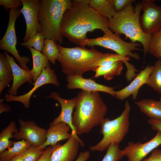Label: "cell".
<instances>
[{"label":"cell","instance_id":"cell-1","mask_svg":"<svg viewBox=\"0 0 161 161\" xmlns=\"http://www.w3.org/2000/svg\"><path fill=\"white\" fill-rule=\"evenodd\" d=\"M89 0H72V4L64 13L61 24L62 36L81 47L88 38L87 32L97 29L105 33L110 30L109 20L91 7Z\"/></svg>","mask_w":161,"mask_h":161},{"label":"cell","instance_id":"cell-2","mask_svg":"<svg viewBox=\"0 0 161 161\" xmlns=\"http://www.w3.org/2000/svg\"><path fill=\"white\" fill-rule=\"evenodd\" d=\"M75 111L72 122L76 133L80 135L89 132L93 128L100 124L108 108L98 92L82 90L76 97Z\"/></svg>","mask_w":161,"mask_h":161},{"label":"cell","instance_id":"cell-3","mask_svg":"<svg viewBox=\"0 0 161 161\" xmlns=\"http://www.w3.org/2000/svg\"><path fill=\"white\" fill-rule=\"evenodd\" d=\"M141 11V2H138L135 6L130 3L123 10L116 13L109 20V26L115 33L124 35L131 41L141 43L145 54L148 52L151 35L145 33L141 28L140 18Z\"/></svg>","mask_w":161,"mask_h":161},{"label":"cell","instance_id":"cell-4","mask_svg":"<svg viewBox=\"0 0 161 161\" xmlns=\"http://www.w3.org/2000/svg\"><path fill=\"white\" fill-rule=\"evenodd\" d=\"M57 46L59 54L57 60L61 65L62 72L67 75H82L89 71L95 72L97 68L96 62L104 54L94 47L88 49L79 46L67 48L59 44Z\"/></svg>","mask_w":161,"mask_h":161},{"label":"cell","instance_id":"cell-5","mask_svg":"<svg viewBox=\"0 0 161 161\" xmlns=\"http://www.w3.org/2000/svg\"><path fill=\"white\" fill-rule=\"evenodd\" d=\"M38 20L41 32L45 39L53 40L62 44L63 37L60 26L65 12L72 5L70 0H41Z\"/></svg>","mask_w":161,"mask_h":161},{"label":"cell","instance_id":"cell-6","mask_svg":"<svg viewBox=\"0 0 161 161\" xmlns=\"http://www.w3.org/2000/svg\"><path fill=\"white\" fill-rule=\"evenodd\" d=\"M131 106L126 100L121 114L116 118L110 120L104 118L100 124V132L103 137L97 145L89 147L92 151H103L107 149L112 143H119L129 131V114Z\"/></svg>","mask_w":161,"mask_h":161},{"label":"cell","instance_id":"cell-7","mask_svg":"<svg viewBox=\"0 0 161 161\" xmlns=\"http://www.w3.org/2000/svg\"><path fill=\"white\" fill-rule=\"evenodd\" d=\"M141 45V44L138 42L124 41L120 38V35L113 33L109 30L102 37L88 38L82 47H85L86 46L91 47L99 46L112 50L122 56L131 57L138 60L140 59L139 55L132 51L141 50L138 48Z\"/></svg>","mask_w":161,"mask_h":161},{"label":"cell","instance_id":"cell-8","mask_svg":"<svg viewBox=\"0 0 161 161\" xmlns=\"http://www.w3.org/2000/svg\"><path fill=\"white\" fill-rule=\"evenodd\" d=\"M21 13L19 8L10 9L8 24L6 32L0 41V49L11 54L16 59L22 68L30 70L26 64L30 61V58L26 56H20L16 48L17 41L15 23L17 18Z\"/></svg>","mask_w":161,"mask_h":161},{"label":"cell","instance_id":"cell-9","mask_svg":"<svg viewBox=\"0 0 161 161\" xmlns=\"http://www.w3.org/2000/svg\"><path fill=\"white\" fill-rule=\"evenodd\" d=\"M155 0H144L141 2L142 14L140 16L141 28L145 33L151 35L161 29V6Z\"/></svg>","mask_w":161,"mask_h":161},{"label":"cell","instance_id":"cell-10","mask_svg":"<svg viewBox=\"0 0 161 161\" xmlns=\"http://www.w3.org/2000/svg\"><path fill=\"white\" fill-rule=\"evenodd\" d=\"M20 126L18 132L13 134V138L19 140L24 139L32 145L40 147L46 140L47 132L44 129L37 125L33 121L18 120Z\"/></svg>","mask_w":161,"mask_h":161},{"label":"cell","instance_id":"cell-11","mask_svg":"<svg viewBox=\"0 0 161 161\" xmlns=\"http://www.w3.org/2000/svg\"><path fill=\"white\" fill-rule=\"evenodd\" d=\"M48 84H52L57 87L60 85L55 70L51 68L49 64L46 68L43 69L40 76L34 83L33 87L29 91L24 94L18 96L6 94L4 96L5 99L8 102H20L23 104L26 109H27L30 107V98L34 92L39 87Z\"/></svg>","mask_w":161,"mask_h":161},{"label":"cell","instance_id":"cell-12","mask_svg":"<svg viewBox=\"0 0 161 161\" xmlns=\"http://www.w3.org/2000/svg\"><path fill=\"white\" fill-rule=\"evenodd\" d=\"M22 7L20 12L23 15L26 23V29L23 39L26 42L38 32L41 27L38 20V13L40 6L39 0H21Z\"/></svg>","mask_w":161,"mask_h":161},{"label":"cell","instance_id":"cell-13","mask_svg":"<svg viewBox=\"0 0 161 161\" xmlns=\"http://www.w3.org/2000/svg\"><path fill=\"white\" fill-rule=\"evenodd\" d=\"M161 145V133L157 131L151 140L142 143L140 142H129L123 151L127 161H142L150 153Z\"/></svg>","mask_w":161,"mask_h":161},{"label":"cell","instance_id":"cell-14","mask_svg":"<svg viewBox=\"0 0 161 161\" xmlns=\"http://www.w3.org/2000/svg\"><path fill=\"white\" fill-rule=\"evenodd\" d=\"M84 144L78 137L73 136L63 145L57 143L52 147L50 161H73L76 157L80 145Z\"/></svg>","mask_w":161,"mask_h":161},{"label":"cell","instance_id":"cell-15","mask_svg":"<svg viewBox=\"0 0 161 161\" xmlns=\"http://www.w3.org/2000/svg\"><path fill=\"white\" fill-rule=\"evenodd\" d=\"M66 80V86L68 89H80L86 91H101L115 97V91L113 87L98 83L91 79L84 78L82 75H67Z\"/></svg>","mask_w":161,"mask_h":161},{"label":"cell","instance_id":"cell-16","mask_svg":"<svg viewBox=\"0 0 161 161\" xmlns=\"http://www.w3.org/2000/svg\"><path fill=\"white\" fill-rule=\"evenodd\" d=\"M154 67V66L147 65L140 71L129 85L120 90L115 91V97L123 100L131 95L132 99L135 100L140 87L143 85L147 84L148 78Z\"/></svg>","mask_w":161,"mask_h":161},{"label":"cell","instance_id":"cell-17","mask_svg":"<svg viewBox=\"0 0 161 161\" xmlns=\"http://www.w3.org/2000/svg\"><path fill=\"white\" fill-rule=\"evenodd\" d=\"M45 97L57 100L61 107V111L60 114L50 123L49 125H53L61 122H64L70 126L72 135L78 137L72 122V114L76 105L75 98L70 99L62 98L60 97L58 92H51L49 95Z\"/></svg>","mask_w":161,"mask_h":161},{"label":"cell","instance_id":"cell-18","mask_svg":"<svg viewBox=\"0 0 161 161\" xmlns=\"http://www.w3.org/2000/svg\"><path fill=\"white\" fill-rule=\"evenodd\" d=\"M4 53L11 66L13 77L12 85L8 89L7 94L16 96L18 89L23 84L27 82L33 85L32 75L30 70H27L20 67L16 63L13 58L6 51H4Z\"/></svg>","mask_w":161,"mask_h":161},{"label":"cell","instance_id":"cell-19","mask_svg":"<svg viewBox=\"0 0 161 161\" xmlns=\"http://www.w3.org/2000/svg\"><path fill=\"white\" fill-rule=\"evenodd\" d=\"M70 129L69 125L62 122L49 125L47 130L46 141L40 147L44 149L47 146L56 144L60 141L69 139L72 136V133H69Z\"/></svg>","mask_w":161,"mask_h":161},{"label":"cell","instance_id":"cell-20","mask_svg":"<svg viewBox=\"0 0 161 161\" xmlns=\"http://www.w3.org/2000/svg\"><path fill=\"white\" fill-rule=\"evenodd\" d=\"M135 104L150 119L161 120V100L144 99L135 102Z\"/></svg>","mask_w":161,"mask_h":161},{"label":"cell","instance_id":"cell-21","mask_svg":"<svg viewBox=\"0 0 161 161\" xmlns=\"http://www.w3.org/2000/svg\"><path fill=\"white\" fill-rule=\"evenodd\" d=\"M31 52L33 61V67L31 70L32 80L35 82L41 75L43 69L49 64V60L41 52L32 47H28Z\"/></svg>","mask_w":161,"mask_h":161},{"label":"cell","instance_id":"cell-22","mask_svg":"<svg viewBox=\"0 0 161 161\" xmlns=\"http://www.w3.org/2000/svg\"><path fill=\"white\" fill-rule=\"evenodd\" d=\"M123 63V61H120L110 65L98 67L95 71L94 78L103 76L106 80L112 79L115 76H119L121 73Z\"/></svg>","mask_w":161,"mask_h":161},{"label":"cell","instance_id":"cell-23","mask_svg":"<svg viewBox=\"0 0 161 161\" xmlns=\"http://www.w3.org/2000/svg\"><path fill=\"white\" fill-rule=\"evenodd\" d=\"M89 4L102 16L109 20L111 19L116 13L112 0H90Z\"/></svg>","mask_w":161,"mask_h":161},{"label":"cell","instance_id":"cell-24","mask_svg":"<svg viewBox=\"0 0 161 161\" xmlns=\"http://www.w3.org/2000/svg\"><path fill=\"white\" fill-rule=\"evenodd\" d=\"M32 145L24 139L17 142L13 141V146L0 153V161H8L13 157L21 154Z\"/></svg>","mask_w":161,"mask_h":161},{"label":"cell","instance_id":"cell-25","mask_svg":"<svg viewBox=\"0 0 161 161\" xmlns=\"http://www.w3.org/2000/svg\"><path fill=\"white\" fill-rule=\"evenodd\" d=\"M16 123L11 121L9 125L1 131L0 134V153L7 148L12 147L13 141L10 139L13 138V133L18 132Z\"/></svg>","mask_w":161,"mask_h":161},{"label":"cell","instance_id":"cell-26","mask_svg":"<svg viewBox=\"0 0 161 161\" xmlns=\"http://www.w3.org/2000/svg\"><path fill=\"white\" fill-rule=\"evenodd\" d=\"M153 69L148 78L147 85L161 94V59L155 61Z\"/></svg>","mask_w":161,"mask_h":161},{"label":"cell","instance_id":"cell-27","mask_svg":"<svg viewBox=\"0 0 161 161\" xmlns=\"http://www.w3.org/2000/svg\"><path fill=\"white\" fill-rule=\"evenodd\" d=\"M13 80L11 66L4 54L0 53V81L6 86Z\"/></svg>","mask_w":161,"mask_h":161},{"label":"cell","instance_id":"cell-28","mask_svg":"<svg viewBox=\"0 0 161 161\" xmlns=\"http://www.w3.org/2000/svg\"><path fill=\"white\" fill-rule=\"evenodd\" d=\"M42 52L49 61L55 64L59 55V50L57 44L52 39H45Z\"/></svg>","mask_w":161,"mask_h":161},{"label":"cell","instance_id":"cell-29","mask_svg":"<svg viewBox=\"0 0 161 161\" xmlns=\"http://www.w3.org/2000/svg\"><path fill=\"white\" fill-rule=\"evenodd\" d=\"M148 52L161 59V29L151 34L148 43Z\"/></svg>","mask_w":161,"mask_h":161},{"label":"cell","instance_id":"cell-30","mask_svg":"<svg viewBox=\"0 0 161 161\" xmlns=\"http://www.w3.org/2000/svg\"><path fill=\"white\" fill-rule=\"evenodd\" d=\"M124 156L119 144L112 143L107 149L106 153L101 161H120Z\"/></svg>","mask_w":161,"mask_h":161},{"label":"cell","instance_id":"cell-31","mask_svg":"<svg viewBox=\"0 0 161 161\" xmlns=\"http://www.w3.org/2000/svg\"><path fill=\"white\" fill-rule=\"evenodd\" d=\"M130 59V57L122 56L117 53H106L96 62V66L98 67L109 66L118 61H128Z\"/></svg>","mask_w":161,"mask_h":161},{"label":"cell","instance_id":"cell-32","mask_svg":"<svg viewBox=\"0 0 161 161\" xmlns=\"http://www.w3.org/2000/svg\"><path fill=\"white\" fill-rule=\"evenodd\" d=\"M45 39L42 33L38 32L30 38L27 41L20 43L19 44L27 48L33 47L35 50L41 52L44 47Z\"/></svg>","mask_w":161,"mask_h":161},{"label":"cell","instance_id":"cell-33","mask_svg":"<svg viewBox=\"0 0 161 161\" xmlns=\"http://www.w3.org/2000/svg\"><path fill=\"white\" fill-rule=\"evenodd\" d=\"M44 149L31 145L20 154L24 161H37L43 154Z\"/></svg>","mask_w":161,"mask_h":161},{"label":"cell","instance_id":"cell-34","mask_svg":"<svg viewBox=\"0 0 161 161\" xmlns=\"http://www.w3.org/2000/svg\"><path fill=\"white\" fill-rule=\"evenodd\" d=\"M0 5L6 10L17 9L22 5L21 0H0Z\"/></svg>","mask_w":161,"mask_h":161},{"label":"cell","instance_id":"cell-35","mask_svg":"<svg viewBox=\"0 0 161 161\" xmlns=\"http://www.w3.org/2000/svg\"><path fill=\"white\" fill-rule=\"evenodd\" d=\"M114 8L116 12L124 9L130 3H135V0H112Z\"/></svg>","mask_w":161,"mask_h":161},{"label":"cell","instance_id":"cell-36","mask_svg":"<svg viewBox=\"0 0 161 161\" xmlns=\"http://www.w3.org/2000/svg\"><path fill=\"white\" fill-rule=\"evenodd\" d=\"M143 161H161V149H155L150 156Z\"/></svg>","mask_w":161,"mask_h":161},{"label":"cell","instance_id":"cell-37","mask_svg":"<svg viewBox=\"0 0 161 161\" xmlns=\"http://www.w3.org/2000/svg\"><path fill=\"white\" fill-rule=\"evenodd\" d=\"M147 122L152 129L161 133V120L149 119Z\"/></svg>","mask_w":161,"mask_h":161},{"label":"cell","instance_id":"cell-38","mask_svg":"<svg viewBox=\"0 0 161 161\" xmlns=\"http://www.w3.org/2000/svg\"><path fill=\"white\" fill-rule=\"evenodd\" d=\"M52 147L49 146L44 150V152L37 161H50L52 153Z\"/></svg>","mask_w":161,"mask_h":161},{"label":"cell","instance_id":"cell-39","mask_svg":"<svg viewBox=\"0 0 161 161\" xmlns=\"http://www.w3.org/2000/svg\"><path fill=\"white\" fill-rule=\"evenodd\" d=\"M90 152L88 151L81 152L75 161H86L89 158Z\"/></svg>","mask_w":161,"mask_h":161},{"label":"cell","instance_id":"cell-40","mask_svg":"<svg viewBox=\"0 0 161 161\" xmlns=\"http://www.w3.org/2000/svg\"><path fill=\"white\" fill-rule=\"evenodd\" d=\"M2 99H0V113L3 112H8L11 110L10 107L8 105L2 103Z\"/></svg>","mask_w":161,"mask_h":161},{"label":"cell","instance_id":"cell-41","mask_svg":"<svg viewBox=\"0 0 161 161\" xmlns=\"http://www.w3.org/2000/svg\"><path fill=\"white\" fill-rule=\"evenodd\" d=\"M8 161H24V160L20 154L14 156Z\"/></svg>","mask_w":161,"mask_h":161},{"label":"cell","instance_id":"cell-42","mask_svg":"<svg viewBox=\"0 0 161 161\" xmlns=\"http://www.w3.org/2000/svg\"><path fill=\"white\" fill-rule=\"evenodd\" d=\"M4 83L3 82L0 81V94H1L2 91L6 87Z\"/></svg>","mask_w":161,"mask_h":161},{"label":"cell","instance_id":"cell-43","mask_svg":"<svg viewBox=\"0 0 161 161\" xmlns=\"http://www.w3.org/2000/svg\"><path fill=\"white\" fill-rule=\"evenodd\" d=\"M160 100H161V96L160 98Z\"/></svg>","mask_w":161,"mask_h":161}]
</instances>
